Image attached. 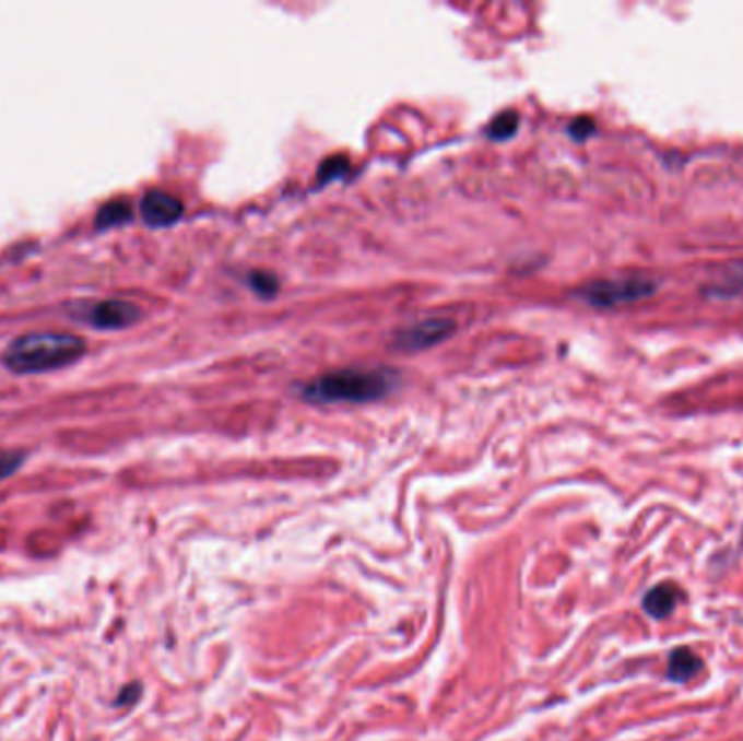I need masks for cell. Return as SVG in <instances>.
<instances>
[{
  "label": "cell",
  "instance_id": "obj_4",
  "mask_svg": "<svg viewBox=\"0 0 743 741\" xmlns=\"http://www.w3.org/2000/svg\"><path fill=\"white\" fill-rule=\"evenodd\" d=\"M142 318V309L131 303V301H120V298H109L92 305L83 320L101 331H120L133 327Z\"/></svg>",
  "mask_w": 743,
  "mask_h": 741
},
{
  "label": "cell",
  "instance_id": "obj_14",
  "mask_svg": "<svg viewBox=\"0 0 743 741\" xmlns=\"http://www.w3.org/2000/svg\"><path fill=\"white\" fill-rule=\"evenodd\" d=\"M595 131V125L591 118H576L569 127V133L576 138V140H585L587 136H591Z\"/></svg>",
  "mask_w": 743,
  "mask_h": 741
},
{
  "label": "cell",
  "instance_id": "obj_1",
  "mask_svg": "<svg viewBox=\"0 0 743 741\" xmlns=\"http://www.w3.org/2000/svg\"><path fill=\"white\" fill-rule=\"evenodd\" d=\"M87 353L83 338L59 331H31L15 338L2 353L4 370L13 374H48L74 366Z\"/></svg>",
  "mask_w": 743,
  "mask_h": 741
},
{
  "label": "cell",
  "instance_id": "obj_13",
  "mask_svg": "<svg viewBox=\"0 0 743 741\" xmlns=\"http://www.w3.org/2000/svg\"><path fill=\"white\" fill-rule=\"evenodd\" d=\"M250 285L257 294L261 296H274L276 290H279V281L274 274H268V272H252L250 274Z\"/></svg>",
  "mask_w": 743,
  "mask_h": 741
},
{
  "label": "cell",
  "instance_id": "obj_12",
  "mask_svg": "<svg viewBox=\"0 0 743 741\" xmlns=\"http://www.w3.org/2000/svg\"><path fill=\"white\" fill-rule=\"evenodd\" d=\"M24 461H26V452L22 450H0V481L15 474Z\"/></svg>",
  "mask_w": 743,
  "mask_h": 741
},
{
  "label": "cell",
  "instance_id": "obj_2",
  "mask_svg": "<svg viewBox=\"0 0 743 741\" xmlns=\"http://www.w3.org/2000/svg\"><path fill=\"white\" fill-rule=\"evenodd\" d=\"M393 385V372L340 370L314 378L300 396L309 402H371L387 396Z\"/></svg>",
  "mask_w": 743,
  "mask_h": 741
},
{
  "label": "cell",
  "instance_id": "obj_7",
  "mask_svg": "<svg viewBox=\"0 0 743 741\" xmlns=\"http://www.w3.org/2000/svg\"><path fill=\"white\" fill-rule=\"evenodd\" d=\"M683 600H685L683 587L674 580H663L646 591V596L641 598V609L652 620H665L676 611V607Z\"/></svg>",
  "mask_w": 743,
  "mask_h": 741
},
{
  "label": "cell",
  "instance_id": "obj_5",
  "mask_svg": "<svg viewBox=\"0 0 743 741\" xmlns=\"http://www.w3.org/2000/svg\"><path fill=\"white\" fill-rule=\"evenodd\" d=\"M457 325L450 318H431V320H422L404 331H400L393 340L396 351H426L439 342H446L452 333H455Z\"/></svg>",
  "mask_w": 743,
  "mask_h": 741
},
{
  "label": "cell",
  "instance_id": "obj_15",
  "mask_svg": "<svg viewBox=\"0 0 743 741\" xmlns=\"http://www.w3.org/2000/svg\"><path fill=\"white\" fill-rule=\"evenodd\" d=\"M133 687H135V685H131V690H127V692H125V694L118 698V703H116V705H129V703H131V701H133V698L140 694V690H133Z\"/></svg>",
  "mask_w": 743,
  "mask_h": 741
},
{
  "label": "cell",
  "instance_id": "obj_11",
  "mask_svg": "<svg viewBox=\"0 0 743 741\" xmlns=\"http://www.w3.org/2000/svg\"><path fill=\"white\" fill-rule=\"evenodd\" d=\"M349 168H351L349 160H344V157H331V160H327V162L320 166L318 179H320L322 184L333 181V179H340V177H344V175L349 173Z\"/></svg>",
  "mask_w": 743,
  "mask_h": 741
},
{
  "label": "cell",
  "instance_id": "obj_10",
  "mask_svg": "<svg viewBox=\"0 0 743 741\" xmlns=\"http://www.w3.org/2000/svg\"><path fill=\"white\" fill-rule=\"evenodd\" d=\"M518 127H520V114L516 109H507L490 122L487 138L496 142H505L518 133Z\"/></svg>",
  "mask_w": 743,
  "mask_h": 741
},
{
  "label": "cell",
  "instance_id": "obj_9",
  "mask_svg": "<svg viewBox=\"0 0 743 741\" xmlns=\"http://www.w3.org/2000/svg\"><path fill=\"white\" fill-rule=\"evenodd\" d=\"M131 217H133L131 204H129L125 198H116V200L105 202V204L98 209L96 220H94V226H96L98 231H107V228L127 224Z\"/></svg>",
  "mask_w": 743,
  "mask_h": 741
},
{
  "label": "cell",
  "instance_id": "obj_3",
  "mask_svg": "<svg viewBox=\"0 0 743 741\" xmlns=\"http://www.w3.org/2000/svg\"><path fill=\"white\" fill-rule=\"evenodd\" d=\"M657 285L648 279H606V281H593L585 285L578 292V298L593 307H615V305H626L635 303L641 298H648Z\"/></svg>",
  "mask_w": 743,
  "mask_h": 741
},
{
  "label": "cell",
  "instance_id": "obj_8",
  "mask_svg": "<svg viewBox=\"0 0 743 741\" xmlns=\"http://www.w3.org/2000/svg\"><path fill=\"white\" fill-rule=\"evenodd\" d=\"M703 670H705V661H703V657L696 650H692L687 646L670 650L668 668H665V679L670 683L685 685L694 677H698Z\"/></svg>",
  "mask_w": 743,
  "mask_h": 741
},
{
  "label": "cell",
  "instance_id": "obj_6",
  "mask_svg": "<svg viewBox=\"0 0 743 741\" xmlns=\"http://www.w3.org/2000/svg\"><path fill=\"white\" fill-rule=\"evenodd\" d=\"M140 213L149 226L164 228V226H173L184 215V202L168 191L151 189L142 196Z\"/></svg>",
  "mask_w": 743,
  "mask_h": 741
}]
</instances>
